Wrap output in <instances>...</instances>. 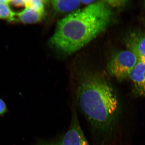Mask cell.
<instances>
[{"label":"cell","mask_w":145,"mask_h":145,"mask_svg":"<svg viewBox=\"0 0 145 145\" xmlns=\"http://www.w3.org/2000/svg\"><path fill=\"white\" fill-rule=\"evenodd\" d=\"M112 16L105 1L92 3L59 21L50 43L65 54L74 53L103 32Z\"/></svg>","instance_id":"obj_1"},{"label":"cell","mask_w":145,"mask_h":145,"mask_svg":"<svg viewBox=\"0 0 145 145\" xmlns=\"http://www.w3.org/2000/svg\"><path fill=\"white\" fill-rule=\"evenodd\" d=\"M77 101L94 132H105L115 121L119 101L111 86L103 78L90 75L79 84Z\"/></svg>","instance_id":"obj_2"},{"label":"cell","mask_w":145,"mask_h":145,"mask_svg":"<svg viewBox=\"0 0 145 145\" xmlns=\"http://www.w3.org/2000/svg\"><path fill=\"white\" fill-rule=\"evenodd\" d=\"M138 60V57L131 50L117 52L111 58L107 65L110 74L119 81L129 77Z\"/></svg>","instance_id":"obj_3"},{"label":"cell","mask_w":145,"mask_h":145,"mask_svg":"<svg viewBox=\"0 0 145 145\" xmlns=\"http://www.w3.org/2000/svg\"><path fill=\"white\" fill-rule=\"evenodd\" d=\"M59 144L60 145H89L81 128L75 110L72 112L70 126Z\"/></svg>","instance_id":"obj_4"},{"label":"cell","mask_w":145,"mask_h":145,"mask_svg":"<svg viewBox=\"0 0 145 145\" xmlns=\"http://www.w3.org/2000/svg\"><path fill=\"white\" fill-rule=\"evenodd\" d=\"M129 78L132 82L135 93L145 96V59L138 58L137 63Z\"/></svg>","instance_id":"obj_5"},{"label":"cell","mask_w":145,"mask_h":145,"mask_svg":"<svg viewBox=\"0 0 145 145\" xmlns=\"http://www.w3.org/2000/svg\"><path fill=\"white\" fill-rule=\"evenodd\" d=\"M125 42L129 50L134 52L138 58L145 59V34L132 33L127 37Z\"/></svg>","instance_id":"obj_6"},{"label":"cell","mask_w":145,"mask_h":145,"mask_svg":"<svg viewBox=\"0 0 145 145\" xmlns=\"http://www.w3.org/2000/svg\"><path fill=\"white\" fill-rule=\"evenodd\" d=\"M44 13V12L30 7H25L22 11L16 13V21L24 24L36 23L41 20Z\"/></svg>","instance_id":"obj_7"},{"label":"cell","mask_w":145,"mask_h":145,"mask_svg":"<svg viewBox=\"0 0 145 145\" xmlns=\"http://www.w3.org/2000/svg\"><path fill=\"white\" fill-rule=\"evenodd\" d=\"M52 8L58 13H66L71 12L78 8L81 3V1H51Z\"/></svg>","instance_id":"obj_8"},{"label":"cell","mask_w":145,"mask_h":145,"mask_svg":"<svg viewBox=\"0 0 145 145\" xmlns=\"http://www.w3.org/2000/svg\"><path fill=\"white\" fill-rule=\"evenodd\" d=\"M16 13L12 10L9 5L0 3V19L8 22L16 21Z\"/></svg>","instance_id":"obj_9"},{"label":"cell","mask_w":145,"mask_h":145,"mask_svg":"<svg viewBox=\"0 0 145 145\" xmlns=\"http://www.w3.org/2000/svg\"><path fill=\"white\" fill-rule=\"evenodd\" d=\"M44 1L41 0L26 1L25 7H30L35 10L44 12Z\"/></svg>","instance_id":"obj_10"},{"label":"cell","mask_w":145,"mask_h":145,"mask_svg":"<svg viewBox=\"0 0 145 145\" xmlns=\"http://www.w3.org/2000/svg\"><path fill=\"white\" fill-rule=\"evenodd\" d=\"M108 4L110 7H121L126 3L127 1H105Z\"/></svg>","instance_id":"obj_11"},{"label":"cell","mask_w":145,"mask_h":145,"mask_svg":"<svg viewBox=\"0 0 145 145\" xmlns=\"http://www.w3.org/2000/svg\"><path fill=\"white\" fill-rule=\"evenodd\" d=\"M10 5L16 7H25L26 5V1H10Z\"/></svg>","instance_id":"obj_12"},{"label":"cell","mask_w":145,"mask_h":145,"mask_svg":"<svg viewBox=\"0 0 145 145\" xmlns=\"http://www.w3.org/2000/svg\"><path fill=\"white\" fill-rule=\"evenodd\" d=\"M7 110L6 105L2 99H0V115L5 113Z\"/></svg>","instance_id":"obj_13"},{"label":"cell","mask_w":145,"mask_h":145,"mask_svg":"<svg viewBox=\"0 0 145 145\" xmlns=\"http://www.w3.org/2000/svg\"><path fill=\"white\" fill-rule=\"evenodd\" d=\"M39 145H60L59 143L57 144V143H42V144H40Z\"/></svg>","instance_id":"obj_14"},{"label":"cell","mask_w":145,"mask_h":145,"mask_svg":"<svg viewBox=\"0 0 145 145\" xmlns=\"http://www.w3.org/2000/svg\"><path fill=\"white\" fill-rule=\"evenodd\" d=\"M10 1L8 0H0V3L5 4H10Z\"/></svg>","instance_id":"obj_15"},{"label":"cell","mask_w":145,"mask_h":145,"mask_svg":"<svg viewBox=\"0 0 145 145\" xmlns=\"http://www.w3.org/2000/svg\"><path fill=\"white\" fill-rule=\"evenodd\" d=\"M81 2L83 4H90L92 3V2H93V1H81Z\"/></svg>","instance_id":"obj_16"}]
</instances>
